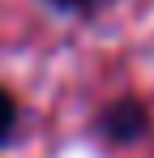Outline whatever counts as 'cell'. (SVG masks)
I'll return each mask as SVG.
<instances>
[{"label": "cell", "mask_w": 154, "mask_h": 158, "mask_svg": "<svg viewBox=\"0 0 154 158\" xmlns=\"http://www.w3.org/2000/svg\"><path fill=\"white\" fill-rule=\"evenodd\" d=\"M103 128L111 132L116 141H128V137H137V132L146 128V111H141L137 103H116L111 111H107Z\"/></svg>", "instance_id": "cell-1"}, {"label": "cell", "mask_w": 154, "mask_h": 158, "mask_svg": "<svg viewBox=\"0 0 154 158\" xmlns=\"http://www.w3.org/2000/svg\"><path fill=\"white\" fill-rule=\"evenodd\" d=\"M13 120H17V107H13V98L0 90V141L9 137V128H13Z\"/></svg>", "instance_id": "cell-2"}, {"label": "cell", "mask_w": 154, "mask_h": 158, "mask_svg": "<svg viewBox=\"0 0 154 158\" xmlns=\"http://www.w3.org/2000/svg\"><path fill=\"white\" fill-rule=\"evenodd\" d=\"M60 9H86V4H94V0H56Z\"/></svg>", "instance_id": "cell-3"}]
</instances>
